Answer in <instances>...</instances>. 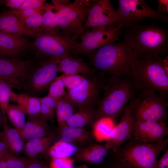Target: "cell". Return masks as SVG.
<instances>
[{"label": "cell", "mask_w": 168, "mask_h": 168, "mask_svg": "<svg viewBox=\"0 0 168 168\" xmlns=\"http://www.w3.org/2000/svg\"><path fill=\"white\" fill-rule=\"evenodd\" d=\"M43 11V10L40 12L26 18L21 22L35 35L40 32L42 21Z\"/></svg>", "instance_id": "36"}, {"label": "cell", "mask_w": 168, "mask_h": 168, "mask_svg": "<svg viewBox=\"0 0 168 168\" xmlns=\"http://www.w3.org/2000/svg\"><path fill=\"white\" fill-rule=\"evenodd\" d=\"M25 0H4V5L11 9L19 7Z\"/></svg>", "instance_id": "43"}, {"label": "cell", "mask_w": 168, "mask_h": 168, "mask_svg": "<svg viewBox=\"0 0 168 168\" xmlns=\"http://www.w3.org/2000/svg\"><path fill=\"white\" fill-rule=\"evenodd\" d=\"M0 58H13L9 54L0 46Z\"/></svg>", "instance_id": "47"}, {"label": "cell", "mask_w": 168, "mask_h": 168, "mask_svg": "<svg viewBox=\"0 0 168 168\" xmlns=\"http://www.w3.org/2000/svg\"><path fill=\"white\" fill-rule=\"evenodd\" d=\"M104 91L95 110L96 120L105 117L114 119L123 112L131 99L140 90L129 77H108Z\"/></svg>", "instance_id": "3"}, {"label": "cell", "mask_w": 168, "mask_h": 168, "mask_svg": "<svg viewBox=\"0 0 168 168\" xmlns=\"http://www.w3.org/2000/svg\"><path fill=\"white\" fill-rule=\"evenodd\" d=\"M110 149L108 141L103 144H91L80 149L73 156L79 162L99 164L104 161Z\"/></svg>", "instance_id": "19"}, {"label": "cell", "mask_w": 168, "mask_h": 168, "mask_svg": "<svg viewBox=\"0 0 168 168\" xmlns=\"http://www.w3.org/2000/svg\"><path fill=\"white\" fill-rule=\"evenodd\" d=\"M10 153H12L6 144L2 140H0V158L6 156Z\"/></svg>", "instance_id": "45"}, {"label": "cell", "mask_w": 168, "mask_h": 168, "mask_svg": "<svg viewBox=\"0 0 168 168\" xmlns=\"http://www.w3.org/2000/svg\"><path fill=\"white\" fill-rule=\"evenodd\" d=\"M28 51L34 58V62L57 57L62 58L72 54L78 41L72 36L53 31L40 32L35 34Z\"/></svg>", "instance_id": "7"}, {"label": "cell", "mask_w": 168, "mask_h": 168, "mask_svg": "<svg viewBox=\"0 0 168 168\" xmlns=\"http://www.w3.org/2000/svg\"><path fill=\"white\" fill-rule=\"evenodd\" d=\"M80 149L77 146L60 140L49 148L47 155L51 159L70 157Z\"/></svg>", "instance_id": "28"}, {"label": "cell", "mask_w": 168, "mask_h": 168, "mask_svg": "<svg viewBox=\"0 0 168 168\" xmlns=\"http://www.w3.org/2000/svg\"><path fill=\"white\" fill-rule=\"evenodd\" d=\"M26 168H49V165L45 161L36 159Z\"/></svg>", "instance_id": "44"}, {"label": "cell", "mask_w": 168, "mask_h": 168, "mask_svg": "<svg viewBox=\"0 0 168 168\" xmlns=\"http://www.w3.org/2000/svg\"><path fill=\"white\" fill-rule=\"evenodd\" d=\"M109 167L107 168H130L117 158Z\"/></svg>", "instance_id": "46"}, {"label": "cell", "mask_w": 168, "mask_h": 168, "mask_svg": "<svg viewBox=\"0 0 168 168\" xmlns=\"http://www.w3.org/2000/svg\"><path fill=\"white\" fill-rule=\"evenodd\" d=\"M107 79L104 73L100 72L85 76L79 86L68 90L67 96L78 110L93 109L99 101V94L104 91Z\"/></svg>", "instance_id": "11"}, {"label": "cell", "mask_w": 168, "mask_h": 168, "mask_svg": "<svg viewBox=\"0 0 168 168\" xmlns=\"http://www.w3.org/2000/svg\"><path fill=\"white\" fill-rule=\"evenodd\" d=\"M130 78L140 91H153L168 95L167 64L162 58H135L129 67Z\"/></svg>", "instance_id": "4"}, {"label": "cell", "mask_w": 168, "mask_h": 168, "mask_svg": "<svg viewBox=\"0 0 168 168\" xmlns=\"http://www.w3.org/2000/svg\"><path fill=\"white\" fill-rule=\"evenodd\" d=\"M5 158L8 168H26L36 159L19 157L12 153L8 154Z\"/></svg>", "instance_id": "35"}, {"label": "cell", "mask_w": 168, "mask_h": 168, "mask_svg": "<svg viewBox=\"0 0 168 168\" xmlns=\"http://www.w3.org/2000/svg\"><path fill=\"white\" fill-rule=\"evenodd\" d=\"M46 2L45 0H25L19 7L16 9L22 11L36 8L43 7Z\"/></svg>", "instance_id": "40"}, {"label": "cell", "mask_w": 168, "mask_h": 168, "mask_svg": "<svg viewBox=\"0 0 168 168\" xmlns=\"http://www.w3.org/2000/svg\"><path fill=\"white\" fill-rule=\"evenodd\" d=\"M44 5L41 7L22 11H18L16 9H11L8 11L14 14L21 22L26 18L42 12L43 10Z\"/></svg>", "instance_id": "39"}, {"label": "cell", "mask_w": 168, "mask_h": 168, "mask_svg": "<svg viewBox=\"0 0 168 168\" xmlns=\"http://www.w3.org/2000/svg\"><path fill=\"white\" fill-rule=\"evenodd\" d=\"M10 101L16 104L28 117H36L41 115L39 97L24 93H16L12 90L11 92Z\"/></svg>", "instance_id": "22"}, {"label": "cell", "mask_w": 168, "mask_h": 168, "mask_svg": "<svg viewBox=\"0 0 168 168\" xmlns=\"http://www.w3.org/2000/svg\"><path fill=\"white\" fill-rule=\"evenodd\" d=\"M47 121L41 115L28 117L24 127L21 130L17 131L24 142L54 134Z\"/></svg>", "instance_id": "17"}, {"label": "cell", "mask_w": 168, "mask_h": 168, "mask_svg": "<svg viewBox=\"0 0 168 168\" xmlns=\"http://www.w3.org/2000/svg\"><path fill=\"white\" fill-rule=\"evenodd\" d=\"M6 124V120L4 118L2 113L0 109V128Z\"/></svg>", "instance_id": "48"}, {"label": "cell", "mask_w": 168, "mask_h": 168, "mask_svg": "<svg viewBox=\"0 0 168 168\" xmlns=\"http://www.w3.org/2000/svg\"><path fill=\"white\" fill-rule=\"evenodd\" d=\"M1 79L0 78V81Z\"/></svg>", "instance_id": "51"}, {"label": "cell", "mask_w": 168, "mask_h": 168, "mask_svg": "<svg viewBox=\"0 0 168 168\" xmlns=\"http://www.w3.org/2000/svg\"><path fill=\"white\" fill-rule=\"evenodd\" d=\"M31 44L23 36L0 31V46L13 58H20L25 54Z\"/></svg>", "instance_id": "18"}, {"label": "cell", "mask_w": 168, "mask_h": 168, "mask_svg": "<svg viewBox=\"0 0 168 168\" xmlns=\"http://www.w3.org/2000/svg\"><path fill=\"white\" fill-rule=\"evenodd\" d=\"M58 72L62 74H80L84 76L95 74L98 72L84 62L81 58L72 54L60 58L57 68Z\"/></svg>", "instance_id": "20"}, {"label": "cell", "mask_w": 168, "mask_h": 168, "mask_svg": "<svg viewBox=\"0 0 168 168\" xmlns=\"http://www.w3.org/2000/svg\"><path fill=\"white\" fill-rule=\"evenodd\" d=\"M60 59L59 58L53 57L34 62L26 76L24 93L38 97L48 89L57 76Z\"/></svg>", "instance_id": "10"}, {"label": "cell", "mask_w": 168, "mask_h": 168, "mask_svg": "<svg viewBox=\"0 0 168 168\" xmlns=\"http://www.w3.org/2000/svg\"><path fill=\"white\" fill-rule=\"evenodd\" d=\"M166 124L152 121H134L132 130L133 137L149 143L161 142L168 134Z\"/></svg>", "instance_id": "16"}, {"label": "cell", "mask_w": 168, "mask_h": 168, "mask_svg": "<svg viewBox=\"0 0 168 168\" xmlns=\"http://www.w3.org/2000/svg\"><path fill=\"white\" fill-rule=\"evenodd\" d=\"M56 138L54 134L29 140L25 144L23 152L27 157L37 159L40 154H47Z\"/></svg>", "instance_id": "24"}, {"label": "cell", "mask_w": 168, "mask_h": 168, "mask_svg": "<svg viewBox=\"0 0 168 168\" xmlns=\"http://www.w3.org/2000/svg\"><path fill=\"white\" fill-rule=\"evenodd\" d=\"M25 113L16 104H10L6 112L8 119L17 131L24 127L26 120Z\"/></svg>", "instance_id": "31"}, {"label": "cell", "mask_w": 168, "mask_h": 168, "mask_svg": "<svg viewBox=\"0 0 168 168\" xmlns=\"http://www.w3.org/2000/svg\"><path fill=\"white\" fill-rule=\"evenodd\" d=\"M58 11L53 5L46 2L44 6L43 19L40 32L53 31L57 26Z\"/></svg>", "instance_id": "30"}, {"label": "cell", "mask_w": 168, "mask_h": 168, "mask_svg": "<svg viewBox=\"0 0 168 168\" xmlns=\"http://www.w3.org/2000/svg\"><path fill=\"white\" fill-rule=\"evenodd\" d=\"M74 161L73 159L70 157L52 159L49 168H75Z\"/></svg>", "instance_id": "38"}, {"label": "cell", "mask_w": 168, "mask_h": 168, "mask_svg": "<svg viewBox=\"0 0 168 168\" xmlns=\"http://www.w3.org/2000/svg\"><path fill=\"white\" fill-rule=\"evenodd\" d=\"M0 138L14 155L18 156L23 152L25 142L15 128L5 124Z\"/></svg>", "instance_id": "25"}, {"label": "cell", "mask_w": 168, "mask_h": 168, "mask_svg": "<svg viewBox=\"0 0 168 168\" xmlns=\"http://www.w3.org/2000/svg\"><path fill=\"white\" fill-rule=\"evenodd\" d=\"M34 63L30 58H0V78L12 89L23 90L26 76Z\"/></svg>", "instance_id": "13"}, {"label": "cell", "mask_w": 168, "mask_h": 168, "mask_svg": "<svg viewBox=\"0 0 168 168\" xmlns=\"http://www.w3.org/2000/svg\"><path fill=\"white\" fill-rule=\"evenodd\" d=\"M156 168H168V149L167 148L160 159L157 161Z\"/></svg>", "instance_id": "41"}, {"label": "cell", "mask_w": 168, "mask_h": 168, "mask_svg": "<svg viewBox=\"0 0 168 168\" xmlns=\"http://www.w3.org/2000/svg\"><path fill=\"white\" fill-rule=\"evenodd\" d=\"M123 25L101 26L87 29L78 36L79 41L74 46L72 55L88 54L105 45L119 41Z\"/></svg>", "instance_id": "9"}, {"label": "cell", "mask_w": 168, "mask_h": 168, "mask_svg": "<svg viewBox=\"0 0 168 168\" xmlns=\"http://www.w3.org/2000/svg\"><path fill=\"white\" fill-rule=\"evenodd\" d=\"M39 98L41 116L47 121L53 123L56 114V101L47 95Z\"/></svg>", "instance_id": "32"}, {"label": "cell", "mask_w": 168, "mask_h": 168, "mask_svg": "<svg viewBox=\"0 0 168 168\" xmlns=\"http://www.w3.org/2000/svg\"><path fill=\"white\" fill-rule=\"evenodd\" d=\"M59 130L61 140L77 146L89 145L94 138L92 133L82 128L66 126Z\"/></svg>", "instance_id": "23"}, {"label": "cell", "mask_w": 168, "mask_h": 168, "mask_svg": "<svg viewBox=\"0 0 168 168\" xmlns=\"http://www.w3.org/2000/svg\"><path fill=\"white\" fill-rule=\"evenodd\" d=\"M115 126L114 119L110 118H103L96 120L92 127L94 138L98 142L110 140Z\"/></svg>", "instance_id": "26"}, {"label": "cell", "mask_w": 168, "mask_h": 168, "mask_svg": "<svg viewBox=\"0 0 168 168\" xmlns=\"http://www.w3.org/2000/svg\"><path fill=\"white\" fill-rule=\"evenodd\" d=\"M12 90L5 81H0V109L6 120V112L10 101L11 92Z\"/></svg>", "instance_id": "34"}, {"label": "cell", "mask_w": 168, "mask_h": 168, "mask_svg": "<svg viewBox=\"0 0 168 168\" xmlns=\"http://www.w3.org/2000/svg\"><path fill=\"white\" fill-rule=\"evenodd\" d=\"M168 95L141 90L135 97L133 110L134 121L167 123Z\"/></svg>", "instance_id": "8"}, {"label": "cell", "mask_w": 168, "mask_h": 168, "mask_svg": "<svg viewBox=\"0 0 168 168\" xmlns=\"http://www.w3.org/2000/svg\"><path fill=\"white\" fill-rule=\"evenodd\" d=\"M135 97L131 99L125 107L119 122L114 128L111 139L107 141L115 153L132 137Z\"/></svg>", "instance_id": "15"}, {"label": "cell", "mask_w": 168, "mask_h": 168, "mask_svg": "<svg viewBox=\"0 0 168 168\" xmlns=\"http://www.w3.org/2000/svg\"><path fill=\"white\" fill-rule=\"evenodd\" d=\"M58 11V21L53 31L56 33L72 36L77 39L86 22L92 0H52Z\"/></svg>", "instance_id": "6"}, {"label": "cell", "mask_w": 168, "mask_h": 168, "mask_svg": "<svg viewBox=\"0 0 168 168\" xmlns=\"http://www.w3.org/2000/svg\"><path fill=\"white\" fill-rule=\"evenodd\" d=\"M96 120L95 110L93 109L79 110L74 113L69 119L66 126L82 128Z\"/></svg>", "instance_id": "29"}, {"label": "cell", "mask_w": 168, "mask_h": 168, "mask_svg": "<svg viewBox=\"0 0 168 168\" xmlns=\"http://www.w3.org/2000/svg\"><path fill=\"white\" fill-rule=\"evenodd\" d=\"M116 10L120 22L125 27L138 23L145 18L168 22L167 14L151 8L143 0H118Z\"/></svg>", "instance_id": "12"}, {"label": "cell", "mask_w": 168, "mask_h": 168, "mask_svg": "<svg viewBox=\"0 0 168 168\" xmlns=\"http://www.w3.org/2000/svg\"><path fill=\"white\" fill-rule=\"evenodd\" d=\"M75 168H89V167L86 164H84L78 166L77 167H75Z\"/></svg>", "instance_id": "49"}, {"label": "cell", "mask_w": 168, "mask_h": 168, "mask_svg": "<svg viewBox=\"0 0 168 168\" xmlns=\"http://www.w3.org/2000/svg\"><path fill=\"white\" fill-rule=\"evenodd\" d=\"M61 76L68 90L78 86L85 78L84 75L80 74H62Z\"/></svg>", "instance_id": "37"}, {"label": "cell", "mask_w": 168, "mask_h": 168, "mask_svg": "<svg viewBox=\"0 0 168 168\" xmlns=\"http://www.w3.org/2000/svg\"><path fill=\"white\" fill-rule=\"evenodd\" d=\"M158 6L156 11L165 14L168 13V0H158Z\"/></svg>", "instance_id": "42"}, {"label": "cell", "mask_w": 168, "mask_h": 168, "mask_svg": "<svg viewBox=\"0 0 168 168\" xmlns=\"http://www.w3.org/2000/svg\"><path fill=\"white\" fill-rule=\"evenodd\" d=\"M75 106L66 95L56 101V114L59 130L66 125V123L75 113Z\"/></svg>", "instance_id": "27"}, {"label": "cell", "mask_w": 168, "mask_h": 168, "mask_svg": "<svg viewBox=\"0 0 168 168\" xmlns=\"http://www.w3.org/2000/svg\"><path fill=\"white\" fill-rule=\"evenodd\" d=\"M168 144V138L151 143L132 137L115 153L117 158L130 168H156L157 157Z\"/></svg>", "instance_id": "5"}, {"label": "cell", "mask_w": 168, "mask_h": 168, "mask_svg": "<svg viewBox=\"0 0 168 168\" xmlns=\"http://www.w3.org/2000/svg\"><path fill=\"white\" fill-rule=\"evenodd\" d=\"M125 28L124 40L136 58H162L167 54L168 31L164 27L137 23Z\"/></svg>", "instance_id": "1"}, {"label": "cell", "mask_w": 168, "mask_h": 168, "mask_svg": "<svg viewBox=\"0 0 168 168\" xmlns=\"http://www.w3.org/2000/svg\"><path fill=\"white\" fill-rule=\"evenodd\" d=\"M4 0H0V6L4 4Z\"/></svg>", "instance_id": "50"}, {"label": "cell", "mask_w": 168, "mask_h": 168, "mask_svg": "<svg viewBox=\"0 0 168 168\" xmlns=\"http://www.w3.org/2000/svg\"><path fill=\"white\" fill-rule=\"evenodd\" d=\"M65 87L61 76H57L50 84L47 95L56 101L66 95Z\"/></svg>", "instance_id": "33"}, {"label": "cell", "mask_w": 168, "mask_h": 168, "mask_svg": "<svg viewBox=\"0 0 168 168\" xmlns=\"http://www.w3.org/2000/svg\"><path fill=\"white\" fill-rule=\"evenodd\" d=\"M92 68L108 77H129V67L136 58L123 40L103 46L87 54Z\"/></svg>", "instance_id": "2"}, {"label": "cell", "mask_w": 168, "mask_h": 168, "mask_svg": "<svg viewBox=\"0 0 168 168\" xmlns=\"http://www.w3.org/2000/svg\"><path fill=\"white\" fill-rule=\"evenodd\" d=\"M0 31L14 35L34 38L35 34L27 28L14 14L7 11L0 14Z\"/></svg>", "instance_id": "21"}, {"label": "cell", "mask_w": 168, "mask_h": 168, "mask_svg": "<svg viewBox=\"0 0 168 168\" xmlns=\"http://www.w3.org/2000/svg\"><path fill=\"white\" fill-rule=\"evenodd\" d=\"M120 23L111 0H92L86 21L80 34L91 28L115 26Z\"/></svg>", "instance_id": "14"}]
</instances>
